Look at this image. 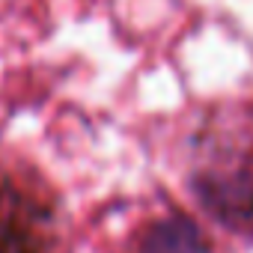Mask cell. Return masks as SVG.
<instances>
[{
	"mask_svg": "<svg viewBox=\"0 0 253 253\" xmlns=\"http://www.w3.org/2000/svg\"><path fill=\"white\" fill-rule=\"evenodd\" d=\"M0 253H42L36 209L21 203L9 185H0Z\"/></svg>",
	"mask_w": 253,
	"mask_h": 253,
	"instance_id": "1",
	"label": "cell"
},
{
	"mask_svg": "<svg viewBox=\"0 0 253 253\" xmlns=\"http://www.w3.org/2000/svg\"><path fill=\"white\" fill-rule=\"evenodd\" d=\"M194 250V229L185 223H164L152 232L146 253H191Z\"/></svg>",
	"mask_w": 253,
	"mask_h": 253,
	"instance_id": "2",
	"label": "cell"
}]
</instances>
